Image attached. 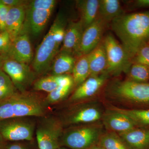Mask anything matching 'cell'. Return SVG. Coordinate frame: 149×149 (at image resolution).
Wrapping results in <instances>:
<instances>
[{
  "mask_svg": "<svg viewBox=\"0 0 149 149\" xmlns=\"http://www.w3.org/2000/svg\"><path fill=\"white\" fill-rule=\"evenodd\" d=\"M47 106L45 98L35 93L17 92L0 101V120L13 118L42 117Z\"/></svg>",
  "mask_w": 149,
  "mask_h": 149,
  "instance_id": "cell-2",
  "label": "cell"
},
{
  "mask_svg": "<svg viewBox=\"0 0 149 149\" xmlns=\"http://www.w3.org/2000/svg\"><path fill=\"white\" fill-rule=\"evenodd\" d=\"M0 2L9 8L15 7L19 6L25 5L28 2L22 0H0Z\"/></svg>",
  "mask_w": 149,
  "mask_h": 149,
  "instance_id": "cell-33",
  "label": "cell"
},
{
  "mask_svg": "<svg viewBox=\"0 0 149 149\" xmlns=\"http://www.w3.org/2000/svg\"><path fill=\"white\" fill-rule=\"evenodd\" d=\"M75 87L72 75L70 74L59 75V84L55 90L45 98L47 105L54 104L63 101Z\"/></svg>",
  "mask_w": 149,
  "mask_h": 149,
  "instance_id": "cell-18",
  "label": "cell"
},
{
  "mask_svg": "<svg viewBox=\"0 0 149 149\" xmlns=\"http://www.w3.org/2000/svg\"><path fill=\"white\" fill-rule=\"evenodd\" d=\"M56 3L55 0L28 2L26 6L25 21L20 33L30 34L34 37L40 35L47 24Z\"/></svg>",
  "mask_w": 149,
  "mask_h": 149,
  "instance_id": "cell-4",
  "label": "cell"
},
{
  "mask_svg": "<svg viewBox=\"0 0 149 149\" xmlns=\"http://www.w3.org/2000/svg\"><path fill=\"white\" fill-rule=\"evenodd\" d=\"M18 91L10 78L2 70L0 71V101L13 95Z\"/></svg>",
  "mask_w": 149,
  "mask_h": 149,
  "instance_id": "cell-29",
  "label": "cell"
},
{
  "mask_svg": "<svg viewBox=\"0 0 149 149\" xmlns=\"http://www.w3.org/2000/svg\"><path fill=\"white\" fill-rule=\"evenodd\" d=\"M27 5L10 8L9 9L6 22V31L8 32L12 42L22 30L25 21Z\"/></svg>",
  "mask_w": 149,
  "mask_h": 149,
  "instance_id": "cell-17",
  "label": "cell"
},
{
  "mask_svg": "<svg viewBox=\"0 0 149 149\" xmlns=\"http://www.w3.org/2000/svg\"><path fill=\"white\" fill-rule=\"evenodd\" d=\"M118 135L130 149L149 148V128L136 127Z\"/></svg>",
  "mask_w": 149,
  "mask_h": 149,
  "instance_id": "cell-19",
  "label": "cell"
},
{
  "mask_svg": "<svg viewBox=\"0 0 149 149\" xmlns=\"http://www.w3.org/2000/svg\"><path fill=\"white\" fill-rule=\"evenodd\" d=\"M58 23V18L56 16L49 30L37 47L32 63L33 70L37 74L47 72L60 51L61 47L57 42L55 36Z\"/></svg>",
  "mask_w": 149,
  "mask_h": 149,
  "instance_id": "cell-6",
  "label": "cell"
},
{
  "mask_svg": "<svg viewBox=\"0 0 149 149\" xmlns=\"http://www.w3.org/2000/svg\"><path fill=\"white\" fill-rule=\"evenodd\" d=\"M135 5L139 7H149V0H138L135 2Z\"/></svg>",
  "mask_w": 149,
  "mask_h": 149,
  "instance_id": "cell-35",
  "label": "cell"
},
{
  "mask_svg": "<svg viewBox=\"0 0 149 149\" xmlns=\"http://www.w3.org/2000/svg\"><path fill=\"white\" fill-rule=\"evenodd\" d=\"M6 142L0 136V149H5Z\"/></svg>",
  "mask_w": 149,
  "mask_h": 149,
  "instance_id": "cell-36",
  "label": "cell"
},
{
  "mask_svg": "<svg viewBox=\"0 0 149 149\" xmlns=\"http://www.w3.org/2000/svg\"><path fill=\"white\" fill-rule=\"evenodd\" d=\"M107 92L111 97L119 101L149 105L148 83L115 80L108 85Z\"/></svg>",
  "mask_w": 149,
  "mask_h": 149,
  "instance_id": "cell-5",
  "label": "cell"
},
{
  "mask_svg": "<svg viewBox=\"0 0 149 149\" xmlns=\"http://www.w3.org/2000/svg\"><path fill=\"white\" fill-rule=\"evenodd\" d=\"M109 77L104 72L98 76L89 77L76 88L69 98V102L76 103L93 97L101 89Z\"/></svg>",
  "mask_w": 149,
  "mask_h": 149,
  "instance_id": "cell-13",
  "label": "cell"
},
{
  "mask_svg": "<svg viewBox=\"0 0 149 149\" xmlns=\"http://www.w3.org/2000/svg\"><path fill=\"white\" fill-rule=\"evenodd\" d=\"M58 149H70L68 148H65L64 147H60L59 148H58Z\"/></svg>",
  "mask_w": 149,
  "mask_h": 149,
  "instance_id": "cell-39",
  "label": "cell"
},
{
  "mask_svg": "<svg viewBox=\"0 0 149 149\" xmlns=\"http://www.w3.org/2000/svg\"><path fill=\"white\" fill-rule=\"evenodd\" d=\"M101 120L104 128L107 131L118 134L137 127L128 116L111 107L104 112Z\"/></svg>",
  "mask_w": 149,
  "mask_h": 149,
  "instance_id": "cell-15",
  "label": "cell"
},
{
  "mask_svg": "<svg viewBox=\"0 0 149 149\" xmlns=\"http://www.w3.org/2000/svg\"><path fill=\"white\" fill-rule=\"evenodd\" d=\"M110 24L131 63L139 49L149 43V11L123 14Z\"/></svg>",
  "mask_w": 149,
  "mask_h": 149,
  "instance_id": "cell-1",
  "label": "cell"
},
{
  "mask_svg": "<svg viewBox=\"0 0 149 149\" xmlns=\"http://www.w3.org/2000/svg\"><path fill=\"white\" fill-rule=\"evenodd\" d=\"M72 75L74 86L77 88L91 76L88 54L80 56L76 59Z\"/></svg>",
  "mask_w": 149,
  "mask_h": 149,
  "instance_id": "cell-24",
  "label": "cell"
},
{
  "mask_svg": "<svg viewBox=\"0 0 149 149\" xmlns=\"http://www.w3.org/2000/svg\"><path fill=\"white\" fill-rule=\"evenodd\" d=\"M107 23L100 17L83 31L76 57L88 54L103 40Z\"/></svg>",
  "mask_w": 149,
  "mask_h": 149,
  "instance_id": "cell-12",
  "label": "cell"
},
{
  "mask_svg": "<svg viewBox=\"0 0 149 149\" xmlns=\"http://www.w3.org/2000/svg\"><path fill=\"white\" fill-rule=\"evenodd\" d=\"M9 8L0 2V32L6 31V22Z\"/></svg>",
  "mask_w": 149,
  "mask_h": 149,
  "instance_id": "cell-32",
  "label": "cell"
},
{
  "mask_svg": "<svg viewBox=\"0 0 149 149\" xmlns=\"http://www.w3.org/2000/svg\"><path fill=\"white\" fill-rule=\"evenodd\" d=\"M5 149H29L19 142H6Z\"/></svg>",
  "mask_w": 149,
  "mask_h": 149,
  "instance_id": "cell-34",
  "label": "cell"
},
{
  "mask_svg": "<svg viewBox=\"0 0 149 149\" xmlns=\"http://www.w3.org/2000/svg\"><path fill=\"white\" fill-rule=\"evenodd\" d=\"M91 76H96L105 72L107 67L106 52L103 40L100 44L88 54Z\"/></svg>",
  "mask_w": 149,
  "mask_h": 149,
  "instance_id": "cell-20",
  "label": "cell"
},
{
  "mask_svg": "<svg viewBox=\"0 0 149 149\" xmlns=\"http://www.w3.org/2000/svg\"><path fill=\"white\" fill-rule=\"evenodd\" d=\"M98 144L104 149H130L118 134L109 131L104 132Z\"/></svg>",
  "mask_w": 149,
  "mask_h": 149,
  "instance_id": "cell-27",
  "label": "cell"
},
{
  "mask_svg": "<svg viewBox=\"0 0 149 149\" xmlns=\"http://www.w3.org/2000/svg\"><path fill=\"white\" fill-rule=\"evenodd\" d=\"M111 108L128 116L136 127L149 128V109H123L113 106Z\"/></svg>",
  "mask_w": 149,
  "mask_h": 149,
  "instance_id": "cell-25",
  "label": "cell"
},
{
  "mask_svg": "<svg viewBox=\"0 0 149 149\" xmlns=\"http://www.w3.org/2000/svg\"><path fill=\"white\" fill-rule=\"evenodd\" d=\"M84 30L80 19L71 22L65 30L64 40L59 52L71 54L76 57Z\"/></svg>",
  "mask_w": 149,
  "mask_h": 149,
  "instance_id": "cell-16",
  "label": "cell"
},
{
  "mask_svg": "<svg viewBox=\"0 0 149 149\" xmlns=\"http://www.w3.org/2000/svg\"><path fill=\"white\" fill-rule=\"evenodd\" d=\"M88 149H104L103 148H102L101 146H100V145L98 144H96V145H95V146H93L91 148H90Z\"/></svg>",
  "mask_w": 149,
  "mask_h": 149,
  "instance_id": "cell-37",
  "label": "cell"
},
{
  "mask_svg": "<svg viewBox=\"0 0 149 149\" xmlns=\"http://www.w3.org/2000/svg\"><path fill=\"white\" fill-rule=\"evenodd\" d=\"M31 118H13L0 120V136L6 142L32 141L36 125Z\"/></svg>",
  "mask_w": 149,
  "mask_h": 149,
  "instance_id": "cell-10",
  "label": "cell"
},
{
  "mask_svg": "<svg viewBox=\"0 0 149 149\" xmlns=\"http://www.w3.org/2000/svg\"><path fill=\"white\" fill-rule=\"evenodd\" d=\"M132 63H140L149 68V43L142 46L139 49L132 59Z\"/></svg>",
  "mask_w": 149,
  "mask_h": 149,
  "instance_id": "cell-30",
  "label": "cell"
},
{
  "mask_svg": "<svg viewBox=\"0 0 149 149\" xmlns=\"http://www.w3.org/2000/svg\"><path fill=\"white\" fill-rule=\"evenodd\" d=\"M10 36L6 31L0 32V54L3 56L8 52L12 44Z\"/></svg>",
  "mask_w": 149,
  "mask_h": 149,
  "instance_id": "cell-31",
  "label": "cell"
},
{
  "mask_svg": "<svg viewBox=\"0 0 149 149\" xmlns=\"http://www.w3.org/2000/svg\"><path fill=\"white\" fill-rule=\"evenodd\" d=\"M104 113L98 104L80 102L73 104L58 117L65 128L101 121Z\"/></svg>",
  "mask_w": 149,
  "mask_h": 149,
  "instance_id": "cell-7",
  "label": "cell"
},
{
  "mask_svg": "<svg viewBox=\"0 0 149 149\" xmlns=\"http://www.w3.org/2000/svg\"><path fill=\"white\" fill-rule=\"evenodd\" d=\"M106 52L107 67L105 72L109 76H118L128 70L131 64L128 54L121 43L108 33L103 38Z\"/></svg>",
  "mask_w": 149,
  "mask_h": 149,
  "instance_id": "cell-9",
  "label": "cell"
},
{
  "mask_svg": "<svg viewBox=\"0 0 149 149\" xmlns=\"http://www.w3.org/2000/svg\"><path fill=\"white\" fill-rule=\"evenodd\" d=\"M125 73V80L139 83H147L149 81V68L140 63H132Z\"/></svg>",
  "mask_w": 149,
  "mask_h": 149,
  "instance_id": "cell-26",
  "label": "cell"
},
{
  "mask_svg": "<svg viewBox=\"0 0 149 149\" xmlns=\"http://www.w3.org/2000/svg\"><path fill=\"white\" fill-rule=\"evenodd\" d=\"M3 57L28 64L33 61V53L29 35L21 33L12 42L10 48Z\"/></svg>",
  "mask_w": 149,
  "mask_h": 149,
  "instance_id": "cell-14",
  "label": "cell"
},
{
  "mask_svg": "<svg viewBox=\"0 0 149 149\" xmlns=\"http://www.w3.org/2000/svg\"><path fill=\"white\" fill-rule=\"evenodd\" d=\"M123 14L120 1L100 0L98 17L107 24Z\"/></svg>",
  "mask_w": 149,
  "mask_h": 149,
  "instance_id": "cell-23",
  "label": "cell"
},
{
  "mask_svg": "<svg viewBox=\"0 0 149 149\" xmlns=\"http://www.w3.org/2000/svg\"><path fill=\"white\" fill-rule=\"evenodd\" d=\"M36 129L39 149H58L64 128L61 120L55 116L40 117Z\"/></svg>",
  "mask_w": 149,
  "mask_h": 149,
  "instance_id": "cell-8",
  "label": "cell"
},
{
  "mask_svg": "<svg viewBox=\"0 0 149 149\" xmlns=\"http://www.w3.org/2000/svg\"><path fill=\"white\" fill-rule=\"evenodd\" d=\"M2 70L9 77L17 91L27 92L36 78V72L28 64L22 63L8 58L3 57Z\"/></svg>",
  "mask_w": 149,
  "mask_h": 149,
  "instance_id": "cell-11",
  "label": "cell"
},
{
  "mask_svg": "<svg viewBox=\"0 0 149 149\" xmlns=\"http://www.w3.org/2000/svg\"><path fill=\"white\" fill-rule=\"evenodd\" d=\"M76 60L73 55L59 52L52 63V75L59 76L72 73Z\"/></svg>",
  "mask_w": 149,
  "mask_h": 149,
  "instance_id": "cell-22",
  "label": "cell"
},
{
  "mask_svg": "<svg viewBox=\"0 0 149 149\" xmlns=\"http://www.w3.org/2000/svg\"><path fill=\"white\" fill-rule=\"evenodd\" d=\"M100 121L70 126L64 128L60 146L70 149H88L98 144L104 133Z\"/></svg>",
  "mask_w": 149,
  "mask_h": 149,
  "instance_id": "cell-3",
  "label": "cell"
},
{
  "mask_svg": "<svg viewBox=\"0 0 149 149\" xmlns=\"http://www.w3.org/2000/svg\"><path fill=\"white\" fill-rule=\"evenodd\" d=\"M3 63V58L0 55V71L2 70V66Z\"/></svg>",
  "mask_w": 149,
  "mask_h": 149,
  "instance_id": "cell-38",
  "label": "cell"
},
{
  "mask_svg": "<svg viewBox=\"0 0 149 149\" xmlns=\"http://www.w3.org/2000/svg\"><path fill=\"white\" fill-rule=\"evenodd\" d=\"M99 3V0L76 1V6L80 14V20L84 29L98 17Z\"/></svg>",
  "mask_w": 149,
  "mask_h": 149,
  "instance_id": "cell-21",
  "label": "cell"
},
{
  "mask_svg": "<svg viewBox=\"0 0 149 149\" xmlns=\"http://www.w3.org/2000/svg\"><path fill=\"white\" fill-rule=\"evenodd\" d=\"M59 84V76L51 75L38 79L34 83V89L51 93L57 88Z\"/></svg>",
  "mask_w": 149,
  "mask_h": 149,
  "instance_id": "cell-28",
  "label": "cell"
}]
</instances>
